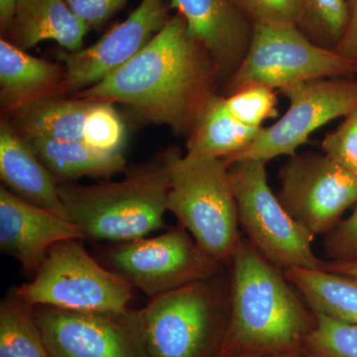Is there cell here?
Returning a JSON list of instances; mask_svg holds the SVG:
<instances>
[{
    "mask_svg": "<svg viewBox=\"0 0 357 357\" xmlns=\"http://www.w3.org/2000/svg\"><path fill=\"white\" fill-rule=\"evenodd\" d=\"M218 83L215 62L190 37L184 18L177 13L135 57L72 96L121 103L142 121L168 126L187 137Z\"/></svg>",
    "mask_w": 357,
    "mask_h": 357,
    "instance_id": "1",
    "label": "cell"
},
{
    "mask_svg": "<svg viewBox=\"0 0 357 357\" xmlns=\"http://www.w3.org/2000/svg\"><path fill=\"white\" fill-rule=\"evenodd\" d=\"M229 269V319L220 354L305 356L316 314L284 272L244 238Z\"/></svg>",
    "mask_w": 357,
    "mask_h": 357,
    "instance_id": "2",
    "label": "cell"
},
{
    "mask_svg": "<svg viewBox=\"0 0 357 357\" xmlns=\"http://www.w3.org/2000/svg\"><path fill=\"white\" fill-rule=\"evenodd\" d=\"M170 187L169 149L126 170L119 182L59 184L70 222L83 241L121 243L146 237L165 227Z\"/></svg>",
    "mask_w": 357,
    "mask_h": 357,
    "instance_id": "3",
    "label": "cell"
},
{
    "mask_svg": "<svg viewBox=\"0 0 357 357\" xmlns=\"http://www.w3.org/2000/svg\"><path fill=\"white\" fill-rule=\"evenodd\" d=\"M167 210L197 244L229 268L243 241L229 167L222 159L169 149Z\"/></svg>",
    "mask_w": 357,
    "mask_h": 357,
    "instance_id": "4",
    "label": "cell"
},
{
    "mask_svg": "<svg viewBox=\"0 0 357 357\" xmlns=\"http://www.w3.org/2000/svg\"><path fill=\"white\" fill-rule=\"evenodd\" d=\"M225 270L152 298L141 309L149 357L220 356L230 312V275Z\"/></svg>",
    "mask_w": 357,
    "mask_h": 357,
    "instance_id": "5",
    "label": "cell"
},
{
    "mask_svg": "<svg viewBox=\"0 0 357 357\" xmlns=\"http://www.w3.org/2000/svg\"><path fill=\"white\" fill-rule=\"evenodd\" d=\"M82 239L52 246L31 281L16 287L30 306L74 312H121L130 307L134 288L89 255Z\"/></svg>",
    "mask_w": 357,
    "mask_h": 357,
    "instance_id": "6",
    "label": "cell"
},
{
    "mask_svg": "<svg viewBox=\"0 0 357 357\" xmlns=\"http://www.w3.org/2000/svg\"><path fill=\"white\" fill-rule=\"evenodd\" d=\"M241 229L263 258L282 271L325 269L312 250L316 236L296 222L268 184L266 162L237 161L229 166Z\"/></svg>",
    "mask_w": 357,
    "mask_h": 357,
    "instance_id": "7",
    "label": "cell"
},
{
    "mask_svg": "<svg viewBox=\"0 0 357 357\" xmlns=\"http://www.w3.org/2000/svg\"><path fill=\"white\" fill-rule=\"evenodd\" d=\"M357 76V61L314 44L298 26L255 25L243 64L225 83V96L255 84L281 89L324 79Z\"/></svg>",
    "mask_w": 357,
    "mask_h": 357,
    "instance_id": "8",
    "label": "cell"
},
{
    "mask_svg": "<svg viewBox=\"0 0 357 357\" xmlns=\"http://www.w3.org/2000/svg\"><path fill=\"white\" fill-rule=\"evenodd\" d=\"M102 264L150 299L220 274L227 267L199 248L181 225L151 238L110 243Z\"/></svg>",
    "mask_w": 357,
    "mask_h": 357,
    "instance_id": "9",
    "label": "cell"
},
{
    "mask_svg": "<svg viewBox=\"0 0 357 357\" xmlns=\"http://www.w3.org/2000/svg\"><path fill=\"white\" fill-rule=\"evenodd\" d=\"M289 102L287 112L261 132L245 149L225 160L229 167L237 161L267 162L293 156L310 136L357 107V82L324 79L292 84L279 89Z\"/></svg>",
    "mask_w": 357,
    "mask_h": 357,
    "instance_id": "10",
    "label": "cell"
},
{
    "mask_svg": "<svg viewBox=\"0 0 357 357\" xmlns=\"http://www.w3.org/2000/svg\"><path fill=\"white\" fill-rule=\"evenodd\" d=\"M52 357H149L142 310L74 312L35 307Z\"/></svg>",
    "mask_w": 357,
    "mask_h": 357,
    "instance_id": "11",
    "label": "cell"
},
{
    "mask_svg": "<svg viewBox=\"0 0 357 357\" xmlns=\"http://www.w3.org/2000/svg\"><path fill=\"white\" fill-rule=\"evenodd\" d=\"M277 198L314 236H326L357 204V176L325 154H295L279 171Z\"/></svg>",
    "mask_w": 357,
    "mask_h": 357,
    "instance_id": "12",
    "label": "cell"
},
{
    "mask_svg": "<svg viewBox=\"0 0 357 357\" xmlns=\"http://www.w3.org/2000/svg\"><path fill=\"white\" fill-rule=\"evenodd\" d=\"M170 8L168 0H142L128 20L96 43L77 52L59 51L56 57L66 68L67 96L102 81L135 57L170 20Z\"/></svg>",
    "mask_w": 357,
    "mask_h": 357,
    "instance_id": "13",
    "label": "cell"
},
{
    "mask_svg": "<svg viewBox=\"0 0 357 357\" xmlns=\"http://www.w3.org/2000/svg\"><path fill=\"white\" fill-rule=\"evenodd\" d=\"M190 37L208 52L225 84L243 64L255 24L234 0H170Z\"/></svg>",
    "mask_w": 357,
    "mask_h": 357,
    "instance_id": "14",
    "label": "cell"
},
{
    "mask_svg": "<svg viewBox=\"0 0 357 357\" xmlns=\"http://www.w3.org/2000/svg\"><path fill=\"white\" fill-rule=\"evenodd\" d=\"M82 239L81 230L70 220L28 203L6 187H0V249L34 276L52 246Z\"/></svg>",
    "mask_w": 357,
    "mask_h": 357,
    "instance_id": "15",
    "label": "cell"
},
{
    "mask_svg": "<svg viewBox=\"0 0 357 357\" xmlns=\"http://www.w3.org/2000/svg\"><path fill=\"white\" fill-rule=\"evenodd\" d=\"M67 96L63 64L34 57L2 37L0 40L1 115L25 105Z\"/></svg>",
    "mask_w": 357,
    "mask_h": 357,
    "instance_id": "16",
    "label": "cell"
},
{
    "mask_svg": "<svg viewBox=\"0 0 357 357\" xmlns=\"http://www.w3.org/2000/svg\"><path fill=\"white\" fill-rule=\"evenodd\" d=\"M0 178L20 199L69 220L57 181L6 116L0 119Z\"/></svg>",
    "mask_w": 357,
    "mask_h": 357,
    "instance_id": "17",
    "label": "cell"
},
{
    "mask_svg": "<svg viewBox=\"0 0 357 357\" xmlns=\"http://www.w3.org/2000/svg\"><path fill=\"white\" fill-rule=\"evenodd\" d=\"M89 29L66 0H20L4 38L24 51L50 40L77 52L84 48Z\"/></svg>",
    "mask_w": 357,
    "mask_h": 357,
    "instance_id": "18",
    "label": "cell"
},
{
    "mask_svg": "<svg viewBox=\"0 0 357 357\" xmlns=\"http://www.w3.org/2000/svg\"><path fill=\"white\" fill-rule=\"evenodd\" d=\"M93 102L73 96L49 98L25 105L6 116L25 140H83L84 126Z\"/></svg>",
    "mask_w": 357,
    "mask_h": 357,
    "instance_id": "19",
    "label": "cell"
},
{
    "mask_svg": "<svg viewBox=\"0 0 357 357\" xmlns=\"http://www.w3.org/2000/svg\"><path fill=\"white\" fill-rule=\"evenodd\" d=\"M263 128H248L237 121L227 112L225 96L215 93L204 103L187 136V154L225 161L245 149Z\"/></svg>",
    "mask_w": 357,
    "mask_h": 357,
    "instance_id": "20",
    "label": "cell"
},
{
    "mask_svg": "<svg viewBox=\"0 0 357 357\" xmlns=\"http://www.w3.org/2000/svg\"><path fill=\"white\" fill-rule=\"evenodd\" d=\"M27 142L58 184L74 183L84 177L110 178L126 171V160L122 153H103L83 140Z\"/></svg>",
    "mask_w": 357,
    "mask_h": 357,
    "instance_id": "21",
    "label": "cell"
},
{
    "mask_svg": "<svg viewBox=\"0 0 357 357\" xmlns=\"http://www.w3.org/2000/svg\"><path fill=\"white\" fill-rule=\"evenodd\" d=\"M314 314L357 325V277L326 269L283 271Z\"/></svg>",
    "mask_w": 357,
    "mask_h": 357,
    "instance_id": "22",
    "label": "cell"
},
{
    "mask_svg": "<svg viewBox=\"0 0 357 357\" xmlns=\"http://www.w3.org/2000/svg\"><path fill=\"white\" fill-rule=\"evenodd\" d=\"M0 357H52L35 317V307L13 287L0 303Z\"/></svg>",
    "mask_w": 357,
    "mask_h": 357,
    "instance_id": "23",
    "label": "cell"
},
{
    "mask_svg": "<svg viewBox=\"0 0 357 357\" xmlns=\"http://www.w3.org/2000/svg\"><path fill=\"white\" fill-rule=\"evenodd\" d=\"M349 21L347 0H305V13L298 27L323 48L335 50Z\"/></svg>",
    "mask_w": 357,
    "mask_h": 357,
    "instance_id": "24",
    "label": "cell"
},
{
    "mask_svg": "<svg viewBox=\"0 0 357 357\" xmlns=\"http://www.w3.org/2000/svg\"><path fill=\"white\" fill-rule=\"evenodd\" d=\"M305 345L307 357H357V325L316 314Z\"/></svg>",
    "mask_w": 357,
    "mask_h": 357,
    "instance_id": "25",
    "label": "cell"
},
{
    "mask_svg": "<svg viewBox=\"0 0 357 357\" xmlns=\"http://www.w3.org/2000/svg\"><path fill=\"white\" fill-rule=\"evenodd\" d=\"M126 140V124L114 103L93 102L86 122L83 141L103 153H121Z\"/></svg>",
    "mask_w": 357,
    "mask_h": 357,
    "instance_id": "26",
    "label": "cell"
},
{
    "mask_svg": "<svg viewBox=\"0 0 357 357\" xmlns=\"http://www.w3.org/2000/svg\"><path fill=\"white\" fill-rule=\"evenodd\" d=\"M225 105L232 117L248 128H261L264 121L277 119L279 114L276 91L260 84L225 96Z\"/></svg>",
    "mask_w": 357,
    "mask_h": 357,
    "instance_id": "27",
    "label": "cell"
},
{
    "mask_svg": "<svg viewBox=\"0 0 357 357\" xmlns=\"http://www.w3.org/2000/svg\"><path fill=\"white\" fill-rule=\"evenodd\" d=\"M255 25L299 26L305 0H234Z\"/></svg>",
    "mask_w": 357,
    "mask_h": 357,
    "instance_id": "28",
    "label": "cell"
},
{
    "mask_svg": "<svg viewBox=\"0 0 357 357\" xmlns=\"http://www.w3.org/2000/svg\"><path fill=\"white\" fill-rule=\"evenodd\" d=\"M324 154L357 176V107L321 142Z\"/></svg>",
    "mask_w": 357,
    "mask_h": 357,
    "instance_id": "29",
    "label": "cell"
},
{
    "mask_svg": "<svg viewBox=\"0 0 357 357\" xmlns=\"http://www.w3.org/2000/svg\"><path fill=\"white\" fill-rule=\"evenodd\" d=\"M325 236L328 261L357 263V204L351 215Z\"/></svg>",
    "mask_w": 357,
    "mask_h": 357,
    "instance_id": "30",
    "label": "cell"
},
{
    "mask_svg": "<svg viewBox=\"0 0 357 357\" xmlns=\"http://www.w3.org/2000/svg\"><path fill=\"white\" fill-rule=\"evenodd\" d=\"M75 14L89 28L105 24L128 0H66Z\"/></svg>",
    "mask_w": 357,
    "mask_h": 357,
    "instance_id": "31",
    "label": "cell"
},
{
    "mask_svg": "<svg viewBox=\"0 0 357 357\" xmlns=\"http://www.w3.org/2000/svg\"><path fill=\"white\" fill-rule=\"evenodd\" d=\"M349 21L342 41L335 48L340 55L357 61V0H347Z\"/></svg>",
    "mask_w": 357,
    "mask_h": 357,
    "instance_id": "32",
    "label": "cell"
},
{
    "mask_svg": "<svg viewBox=\"0 0 357 357\" xmlns=\"http://www.w3.org/2000/svg\"><path fill=\"white\" fill-rule=\"evenodd\" d=\"M20 0H0V29L6 33L13 22Z\"/></svg>",
    "mask_w": 357,
    "mask_h": 357,
    "instance_id": "33",
    "label": "cell"
},
{
    "mask_svg": "<svg viewBox=\"0 0 357 357\" xmlns=\"http://www.w3.org/2000/svg\"><path fill=\"white\" fill-rule=\"evenodd\" d=\"M325 269L335 273L352 275L357 277V263L326 261Z\"/></svg>",
    "mask_w": 357,
    "mask_h": 357,
    "instance_id": "34",
    "label": "cell"
},
{
    "mask_svg": "<svg viewBox=\"0 0 357 357\" xmlns=\"http://www.w3.org/2000/svg\"><path fill=\"white\" fill-rule=\"evenodd\" d=\"M217 357H261L258 356H252V354H220Z\"/></svg>",
    "mask_w": 357,
    "mask_h": 357,
    "instance_id": "35",
    "label": "cell"
},
{
    "mask_svg": "<svg viewBox=\"0 0 357 357\" xmlns=\"http://www.w3.org/2000/svg\"><path fill=\"white\" fill-rule=\"evenodd\" d=\"M281 357H307L305 356H281Z\"/></svg>",
    "mask_w": 357,
    "mask_h": 357,
    "instance_id": "36",
    "label": "cell"
}]
</instances>
